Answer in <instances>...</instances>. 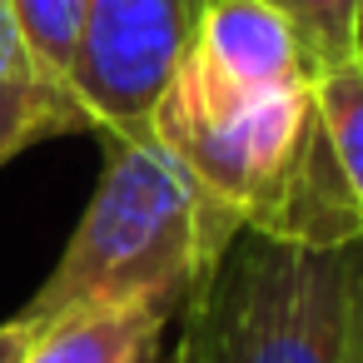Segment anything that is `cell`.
Segmentation results:
<instances>
[{"label": "cell", "mask_w": 363, "mask_h": 363, "mask_svg": "<svg viewBox=\"0 0 363 363\" xmlns=\"http://www.w3.org/2000/svg\"><path fill=\"white\" fill-rule=\"evenodd\" d=\"M145 130L249 234L298 249H353L363 239L313 105V80L244 90L184 55Z\"/></svg>", "instance_id": "1"}, {"label": "cell", "mask_w": 363, "mask_h": 363, "mask_svg": "<svg viewBox=\"0 0 363 363\" xmlns=\"http://www.w3.org/2000/svg\"><path fill=\"white\" fill-rule=\"evenodd\" d=\"M100 150V184L45 284L21 308L30 323L120 303H160L179 313L189 289L244 234V224L150 140V130L105 135Z\"/></svg>", "instance_id": "2"}, {"label": "cell", "mask_w": 363, "mask_h": 363, "mask_svg": "<svg viewBox=\"0 0 363 363\" xmlns=\"http://www.w3.org/2000/svg\"><path fill=\"white\" fill-rule=\"evenodd\" d=\"M358 244L298 249L244 229L179 303L169 363H348Z\"/></svg>", "instance_id": "3"}, {"label": "cell", "mask_w": 363, "mask_h": 363, "mask_svg": "<svg viewBox=\"0 0 363 363\" xmlns=\"http://www.w3.org/2000/svg\"><path fill=\"white\" fill-rule=\"evenodd\" d=\"M199 0H85L70 90L95 120V140L135 135L189 50Z\"/></svg>", "instance_id": "4"}, {"label": "cell", "mask_w": 363, "mask_h": 363, "mask_svg": "<svg viewBox=\"0 0 363 363\" xmlns=\"http://www.w3.org/2000/svg\"><path fill=\"white\" fill-rule=\"evenodd\" d=\"M65 135H95V120L70 85L50 80L35 65L11 6L0 0V169L26 150Z\"/></svg>", "instance_id": "5"}, {"label": "cell", "mask_w": 363, "mask_h": 363, "mask_svg": "<svg viewBox=\"0 0 363 363\" xmlns=\"http://www.w3.org/2000/svg\"><path fill=\"white\" fill-rule=\"evenodd\" d=\"M174 323L160 303L80 308L40 323L21 363H164V328Z\"/></svg>", "instance_id": "6"}, {"label": "cell", "mask_w": 363, "mask_h": 363, "mask_svg": "<svg viewBox=\"0 0 363 363\" xmlns=\"http://www.w3.org/2000/svg\"><path fill=\"white\" fill-rule=\"evenodd\" d=\"M313 105H318L323 135L333 145V160L343 169V184L353 194V209L363 219V55L318 70L313 75Z\"/></svg>", "instance_id": "7"}, {"label": "cell", "mask_w": 363, "mask_h": 363, "mask_svg": "<svg viewBox=\"0 0 363 363\" xmlns=\"http://www.w3.org/2000/svg\"><path fill=\"white\" fill-rule=\"evenodd\" d=\"M274 6L313 75L363 55V0H274Z\"/></svg>", "instance_id": "8"}, {"label": "cell", "mask_w": 363, "mask_h": 363, "mask_svg": "<svg viewBox=\"0 0 363 363\" xmlns=\"http://www.w3.org/2000/svg\"><path fill=\"white\" fill-rule=\"evenodd\" d=\"M35 65L70 85V65H75V40H80V16H85V0H6Z\"/></svg>", "instance_id": "9"}, {"label": "cell", "mask_w": 363, "mask_h": 363, "mask_svg": "<svg viewBox=\"0 0 363 363\" xmlns=\"http://www.w3.org/2000/svg\"><path fill=\"white\" fill-rule=\"evenodd\" d=\"M40 323H30L26 313H11V318H0V363H21L26 348L35 343Z\"/></svg>", "instance_id": "10"}, {"label": "cell", "mask_w": 363, "mask_h": 363, "mask_svg": "<svg viewBox=\"0 0 363 363\" xmlns=\"http://www.w3.org/2000/svg\"><path fill=\"white\" fill-rule=\"evenodd\" d=\"M348 363H363V244H358V279H353V338H348Z\"/></svg>", "instance_id": "11"}]
</instances>
